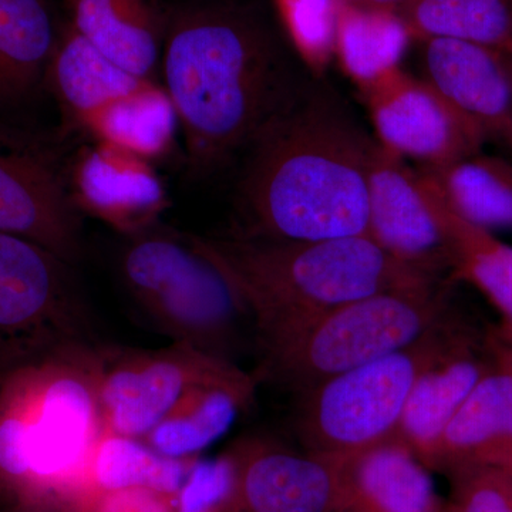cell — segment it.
<instances>
[{
    "label": "cell",
    "mask_w": 512,
    "mask_h": 512,
    "mask_svg": "<svg viewBox=\"0 0 512 512\" xmlns=\"http://www.w3.org/2000/svg\"><path fill=\"white\" fill-rule=\"evenodd\" d=\"M56 43L42 0H0V110L18 107L39 89Z\"/></svg>",
    "instance_id": "obj_22"
},
{
    "label": "cell",
    "mask_w": 512,
    "mask_h": 512,
    "mask_svg": "<svg viewBox=\"0 0 512 512\" xmlns=\"http://www.w3.org/2000/svg\"><path fill=\"white\" fill-rule=\"evenodd\" d=\"M0 512H59L47 508L29 507V505L0 504Z\"/></svg>",
    "instance_id": "obj_35"
},
{
    "label": "cell",
    "mask_w": 512,
    "mask_h": 512,
    "mask_svg": "<svg viewBox=\"0 0 512 512\" xmlns=\"http://www.w3.org/2000/svg\"><path fill=\"white\" fill-rule=\"evenodd\" d=\"M46 80L63 113L83 126L96 111L156 84L114 63L73 26L56 43Z\"/></svg>",
    "instance_id": "obj_21"
},
{
    "label": "cell",
    "mask_w": 512,
    "mask_h": 512,
    "mask_svg": "<svg viewBox=\"0 0 512 512\" xmlns=\"http://www.w3.org/2000/svg\"><path fill=\"white\" fill-rule=\"evenodd\" d=\"M96 345H70L0 372V504L69 512L90 490L106 433Z\"/></svg>",
    "instance_id": "obj_3"
},
{
    "label": "cell",
    "mask_w": 512,
    "mask_h": 512,
    "mask_svg": "<svg viewBox=\"0 0 512 512\" xmlns=\"http://www.w3.org/2000/svg\"><path fill=\"white\" fill-rule=\"evenodd\" d=\"M175 123L173 104L165 90L154 84L96 111L84 126L104 143L147 160L167 150Z\"/></svg>",
    "instance_id": "obj_28"
},
{
    "label": "cell",
    "mask_w": 512,
    "mask_h": 512,
    "mask_svg": "<svg viewBox=\"0 0 512 512\" xmlns=\"http://www.w3.org/2000/svg\"><path fill=\"white\" fill-rule=\"evenodd\" d=\"M429 471L394 437L340 457L338 510L443 512L447 503L437 494Z\"/></svg>",
    "instance_id": "obj_16"
},
{
    "label": "cell",
    "mask_w": 512,
    "mask_h": 512,
    "mask_svg": "<svg viewBox=\"0 0 512 512\" xmlns=\"http://www.w3.org/2000/svg\"><path fill=\"white\" fill-rule=\"evenodd\" d=\"M423 80L471 124L484 141L512 150V52L430 39L423 42Z\"/></svg>",
    "instance_id": "obj_14"
},
{
    "label": "cell",
    "mask_w": 512,
    "mask_h": 512,
    "mask_svg": "<svg viewBox=\"0 0 512 512\" xmlns=\"http://www.w3.org/2000/svg\"><path fill=\"white\" fill-rule=\"evenodd\" d=\"M97 356L106 431L141 440L192 387L238 365L184 343L156 350L99 345Z\"/></svg>",
    "instance_id": "obj_9"
},
{
    "label": "cell",
    "mask_w": 512,
    "mask_h": 512,
    "mask_svg": "<svg viewBox=\"0 0 512 512\" xmlns=\"http://www.w3.org/2000/svg\"><path fill=\"white\" fill-rule=\"evenodd\" d=\"M436 197L453 255L451 279L473 285L500 313L501 325L512 326V245L461 220Z\"/></svg>",
    "instance_id": "obj_26"
},
{
    "label": "cell",
    "mask_w": 512,
    "mask_h": 512,
    "mask_svg": "<svg viewBox=\"0 0 512 512\" xmlns=\"http://www.w3.org/2000/svg\"><path fill=\"white\" fill-rule=\"evenodd\" d=\"M375 144L338 104L296 89L247 148L235 235L289 242L367 235Z\"/></svg>",
    "instance_id": "obj_1"
},
{
    "label": "cell",
    "mask_w": 512,
    "mask_h": 512,
    "mask_svg": "<svg viewBox=\"0 0 512 512\" xmlns=\"http://www.w3.org/2000/svg\"><path fill=\"white\" fill-rule=\"evenodd\" d=\"M493 365L487 339L480 346L466 329L456 326L440 355L414 383L394 439L429 468L441 434Z\"/></svg>",
    "instance_id": "obj_15"
},
{
    "label": "cell",
    "mask_w": 512,
    "mask_h": 512,
    "mask_svg": "<svg viewBox=\"0 0 512 512\" xmlns=\"http://www.w3.org/2000/svg\"><path fill=\"white\" fill-rule=\"evenodd\" d=\"M0 231L30 239L74 268L83 261L82 218L69 185L42 147L3 126Z\"/></svg>",
    "instance_id": "obj_10"
},
{
    "label": "cell",
    "mask_w": 512,
    "mask_h": 512,
    "mask_svg": "<svg viewBox=\"0 0 512 512\" xmlns=\"http://www.w3.org/2000/svg\"><path fill=\"white\" fill-rule=\"evenodd\" d=\"M448 210L487 231H512V164L477 153L439 168H421Z\"/></svg>",
    "instance_id": "obj_23"
},
{
    "label": "cell",
    "mask_w": 512,
    "mask_h": 512,
    "mask_svg": "<svg viewBox=\"0 0 512 512\" xmlns=\"http://www.w3.org/2000/svg\"><path fill=\"white\" fill-rule=\"evenodd\" d=\"M410 39L399 13L342 2L335 56L360 90L400 69Z\"/></svg>",
    "instance_id": "obj_24"
},
{
    "label": "cell",
    "mask_w": 512,
    "mask_h": 512,
    "mask_svg": "<svg viewBox=\"0 0 512 512\" xmlns=\"http://www.w3.org/2000/svg\"><path fill=\"white\" fill-rule=\"evenodd\" d=\"M474 466H512V372L495 360L441 434L429 470Z\"/></svg>",
    "instance_id": "obj_17"
},
{
    "label": "cell",
    "mask_w": 512,
    "mask_h": 512,
    "mask_svg": "<svg viewBox=\"0 0 512 512\" xmlns=\"http://www.w3.org/2000/svg\"><path fill=\"white\" fill-rule=\"evenodd\" d=\"M76 269L42 245L0 231V372L70 345H96Z\"/></svg>",
    "instance_id": "obj_8"
},
{
    "label": "cell",
    "mask_w": 512,
    "mask_h": 512,
    "mask_svg": "<svg viewBox=\"0 0 512 512\" xmlns=\"http://www.w3.org/2000/svg\"><path fill=\"white\" fill-rule=\"evenodd\" d=\"M504 471H507L508 474H510V476H512V467L508 468V470H504Z\"/></svg>",
    "instance_id": "obj_39"
},
{
    "label": "cell",
    "mask_w": 512,
    "mask_h": 512,
    "mask_svg": "<svg viewBox=\"0 0 512 512\" xmlns=\"http://www.w3.org/2000/svg\"><path fill=\"white\" fill-rule=\"evenodd\" d=\"M234 483V458L229 448L214 458L198 457L174 495L175 511L229 512Z\"/></svg>",
    "instance_id": "obj_30"
},
{
    "label": "cell",
    "mask_w": 512,
    "mask_h": 512,
    "mask_svg": "<svg viewBox=\"0 0 512 512\" xmlns=\"http://www.w3.org/2000/svg\"><path fill=\"white\" fill-rule=\"evenodd\" d=\"M494 333L498 338L512 346V326L500 325V328L494 330Z\"/></svg>",
    "instance_id": "obj_36"
},
{
    "label": "cell",
    "mask_w": 512,
    "mask_h": 512,
    "mask_svg": "<svg viewBox=\"0 0 512 512\" xmlns=\"http://www.w3.org/2000/svg\"><path fill=\"white\" fill-rule=\"evenodd\" d=\"M259 383L255 372L234 365L222 375L192 387L143 440L165 457L197 458L247 412Z\"/></svg>",
    "instance_id": "obj_18"
},
{
    "label": "cell",
    "mask_w": 512,
    "mask_h": 512,
    "mask_svg": "<svg viewBox=\"0 0 512 512\" xmlns=\"http://www.w3.org/2000/svg\"><path fill=\"white\" fill-rule=\"evenodd\" d=\"M73 180L74 204L79 201L80 207L131 235L147 229L164 204L163 190L146 160L104 141L83 157Z\"/></svg>",
    "instance_id": "obj_19"
},
{
    "label": "cell",
    "mask_w": 512,
    "mask_h": 512,
    "mask_svg": "<svg viewBox=\"0 0 512 512\" xmlns=\"http://www.w3.org/2000/svg\"><path fill=\"white\" fill-rule=\"evenodd\" d=\"M343 0H276L296 52L313 72L335 56L336 30Z\"/></svg>",
    "instance_id": "obj_29"
},
{
    "label": "cell",
    "mask_w": 512,
    "mask_h": 512,
    "mask_svg": "<svg viewBox=\"0 0 512 512\" xmlns=\"http://www.w3.org/2000/svg\"><path fill=\"white\" fill-rule=\"evenodd\" d=\"M161 70L198 178L247 150L296 90L271 30L232 5L178 13L164 32Z\"/></svg>",
    "instance_id": "obj_2"
},
{
    "label": "cell",
    "mask_w": 512,
    "mask_h": 512,
    "mask_svg": "<svg viewBox=\"0 0 512 512\" xmlns=\"http://www.w3.org/2000/svg\"><path fill=\"white\" fill-rule=\"evenodd\" d=\"M410 35L512 52V0H410L399 10Z\"/></svg>",
    "instance_id": "obj_25"
},
{
    "label": "cell",
    "mask_w": 512,
    "mask_h": 512,
    "mask_svg": "<svg viewBox=\"0 0 512 512\" xmlns=\"http://www.w3.org/2000/svg\"><path fill=\"white\" fill-rule=\"evenodd\" d=\"M117 266L138 311L173 343L235 362L245 329L255 333L238 289L197 237L144 229L121 248Z\"/></svg>",
    "instance_id": "obj_5"
},
{
    "label": "cell",
    "mask_w": 512,
    "mask_h": 512,
    "mask_svg": "<svg viewBox=\"0 0 512 512\" xmlns=\"http://www.w3.org/2000/svg\"><path fill=\"white\" fill-rule=\"evenodd\" d=\"M70 512H177L173 495L157 491L130 488V490H90L74 503Z\"/></svg>",
    "instance_id": "obj_32"
},
{
    "label": "cell",
    "mask_w": 512,
    "mask_h": 512,
    "mask_svg": "<svg viewBox=\"0 0 512 512\" xmlns=\"http://www.w3.org/2000/svg\"><path fill=\"white\" fill-rule=\"evenodd\" d=\"M349 5L365 6V8L386 9L399 12L410 0H343Z\"/></svg>",
    "instance_id": "obj_34"
},
{
    "label": "cell",
    "mask_w": 512,
    "mask_h": 512,
    "mask_svg": "<svg viewBox=\"0 0 512 512\" xmlns=\"http://www.w3.org/2000/svg\"><path fill=\"white\" fill-rule=\"evenodd\" d=\"M487 343L495 362L508 367L512 372V346L498 338L494 332L488 335Z\"/></svg>",
    "instance_id": "obj_33"
},
{
    "label": "cell",
    "mask_w": 512,
    "mask_h": 512,
    "mask_svg": "<svg viewBox=\"0 0 512 512\" xmlns=\"http://www.w3.org/2000/svg\"><path fill=\"white\" fill-rule=\"evenodd\" d=\"M376 131V141L421 168H439L480 153L485 141L476 128L426 80L402 67L360 90Z\"/></svg>",
    "instance_id": "obj_12"
},
{
    "label": "cell",
    "mask_w": 512,
    "mask_h": 512,
    "mask_svg": "<svg viewBox=\"0 0 512 512\" xmlns=\"http://www.w3.org/2000/svg\"><path fill=\"white\" fill-rule=\"evenodd\" d=\"M73 28L114 63L154 82L165 26L148 0H69ZM156 83V82H154Z\"/></svg>",
    "instance_id": "obj_20"
},
{
    "label": "cell",
    "mask_w": 512,
    "mask_h": 512,
    "mask_svg": "<svg viewBox=\"0 0 512 512\" xmlns=\"http://www.w3.org/2000/svg\"><path fill=\"white\" fill-rule=\"evenodd\" d=\"M229 451L235 466L229 512L338 511V458L265 437L239 440Z\"/></svg>",
    "instance_id": "obj_13"
},
{
    "label": "cell",
    "mask_w": 512,
    "mask_h": 512,
    "mask_svg": "<svg viewBox=\"0 0 512 512\" xmlns=\"http://www.w3.org/2000/svg\"><path fill=\"white\" fill-rule=\"evenodd\" d=\"M335 512H362V511L349 510V508H346V510H338V511H335Z\"/></svg>",
    "instance_id": "obj_38"
},
{
    "label": "cell",
    "mask_w": 512,
    "mask_h": 512,
    "mask_svg": "<svg viewBox=\"0 0 512 512\" xmlns=\"http://www.w3.org/2000/svg\"><path fill=\"white\" fill-rule=\"evenodd\" d=\"M197 239L244 299L258 350L345 303L440 282L396 261L367 235L308 242Z\"/></svg>",
    "instance_id": "obj_4"
},
{
    "label": "cell",
    "mask_w": 512,
    "mask_h": 512,
    "mask_svg": "<svg viewBox=\"0 0 512 512\" xmlns=\"http://www.w3.org/2000/svg\"><path fill=\"white\" fill-rule=\"evenodd\" d=\"M446 322L419 342L299 394L296 434L303 450L349 457L393 439L414 383L446 346Z\"/></svg>",
    "instance_id": "obj_7"
},
{
    "label": "cell",
    "mask_w": 512,
    "mask_h": 512,
    "mask_svg": "<svg viewBox=\"0 0 512 512\" xmlns=\"http://www.w3.org/2000/svg\"><path fill=\"white\" fill-rule=\"evenodd\" d=\"M443 512H456L453 507H451L450 503H447L446 508H444Z\"/></svg>",
    "instance_id": "obj_37"
},
{
    "label": "cell",
    "mask_w": 512,
    "mask_h": 512,
    "mask_svg": "<svg viewBox=\"0 0 512 512\" xmlns=\"http://www.w3.org/2000/svg\"><path fill=\"white\" fill-rule=\"evenodd\" d=\"M456 512H512V476L498 467L474 466L447 474Z\"/></svg>",
    "instance_id": "obj_31"
},
{
    "label": "cell",
    "mask_w": 512,
    "mask_h": 512,
    "mask_svg": "<svg viewBox=\"0 0 512 512\" xmlns=\"http://www.w3.org/2000/svg\"><path fill=\"white\" fill-rule=\"evenodd\" d=\"M197 458L165 457L144 440L106 431L90 463V488L99 491L143 488L174 497Z\"/></svg>",
    "instance_id": "obj_27"
},
{
    "label": "cell",
    "mask_w": 512,
    "mask_h": 512,
    "mask_svg": "<svg viewBox=\"0 0 512 512\" xmlns=\"http://www.w3.org/2000/svg\"><path fill=\"white\" fill-rule=\"evenodd\" d=\"M367 237L396 261L440 279L453 255L436 192L420 171L375 144L367 191Z\"/></svg>",
    "instance_id": "obj_11"
},
{
    "label": "cell",
    "mask_w": 512,
    "mask_h": 512,
    "mask_svg": "<svg viewBox=\"0 0 512 512\" xmlns=\"http://www.w3.org/2000/svg\"><path fill=\"white\" fill-rule=\"evenodd\" d=\"M444 282L356 299L319 316L281 342L259 350V382L302 394L330 377L392 355L446 322Z\"/></svg>",
    "instance_id": "obj_6"
}]
</instances>
